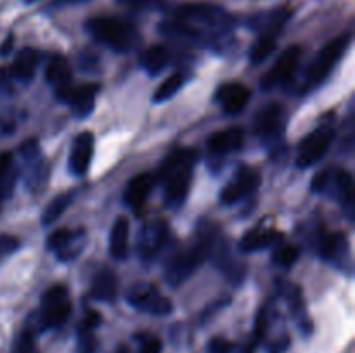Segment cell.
Segmentation results:
<instances>
[{
	"mask_svg": "<svg viewBox=\"0 0 355 353\" xmlns=\"http://www.w3.org/2000/svg\"><path fill=\"white\" fill-rule=\"evenodd\" d=\"M196 159V151L182 149L172 152L159 166L158 180L163 183V196L168 208H180L187 199Z\"/></svg>",
	"mask_w": 355,
	"mask_h": 353,
	"instance_id": "1",
	"label": "cell"
},
{
	"mask_svg": "<svg viewBox=\"0 0 355 353\" xmlns=\"http://www.w3.org/2000/svg\"><path fill=\"white\" fill-rule=\"evenodd\" d=\"M217 234L218 232L214 225L205 224V228L198 234V241L189 249L179 251L168 260L165 266V279L170 286L179 287L189 277H193V273L210 255L211 242L217 237Z\"/></svg>",
	"mask_w": 355,
	"mask_h": 353,
	"instance_id": "2",
	"label": "cell"
},
{
	"mask_svg": "<svg viewBox=\"0 0 355 353\" xmlns=\"http://www.w3.org/2000/svg\"><path fill=\"white\" fill-rule=\"evenodd\" d=\"M87 31L99 44L106 45L114 52H128L141 42L137 28L123 19L111 16H97L87 21Z\"/></svg>",
	"mask_w": 355,
	"mask_h": 353,
	"instance_id": "3",
	"label": "cell"
},
{
	"mask_svg": "<svg viewBox=\"0 0 355 353\" xmlns=\"http://www.w3.org/2000/svg\"><path fill=\"white\" fill-rule=\"evenodd\" d=\"M350 42H352V35L350 33H342L338 37L333 38L331 42L324 45L321 48V52L318 54V57L311 62L307 69V83L311 87H318L319 83H322L326 80V76L333 71L336 64H338L340 59L345 55V52L349 51Z\"/></svg>",
	"mask_w": 355,
	"mask_h": 353,
	"instance_id": "4",
	"label": "cell"
},
{
	"mask_svg": "<svg viewBox=\"0 0 355 353\" xmlns=\"http://www.w3.org/2000/svg\"><path fill=\"white\" fill-rule=\"evenodd\" d=\"M71 315V300L64 286H54L42 296L40 324L44 329H58Z\"/></svg>",
	"mask_w": 355,
	"mask_h": 353,
	"instance_id": "5",
	"label": "cell"
},
{
	"mask_svg": "<svg viewBox=\"0 0 355 353\" xmlns=\"http://www.w3.org/2000/svg\"><path fill=\"white\" fill-rule=\"evenodd\" d=\"M331 187V192L343 206H352L354 203V179L352 173L343 168H326L314 176L311 183L312 192H326Z\"/></svg>",
	"mask_w": 355,
	"mask_h": 353,
	"instance_id": "6",
	"label": "cell"
},
{
	"mask_svg": "<svg viewBox=\"0 0 355 353\" xmlns=\"http://www.w3.org/2000/svg\"><path fill=\"white\" fill-rule=\"evenodd\" d=\"M128 303L139 311L156 315V317H166L173 311V305L165 294L159 293L151 284H135L127 296Z\"/></svg>",
	"mask_w": 355,
	"mask_h": 353,
	"instance_id": "7",
	"label": "cell"
},
{
	"mask_svg": "<svg viewBox=\"0 0 355 353\" xmlns=\"http://www.w3.org/2000/svg\"><path fill=\"white\" fill-rule=\"evenodd\" d=\"M333 138H335V132H333L331 127H321L318 130L311 132L300 142V147H298V168H311L315 163L321 161L326 152L329 151V147H331Z\"/></svg>",
	"mask_w": 355,
	"mask_h": 353,
	"instance_id": "8",
	"label": "cell"
},
{
	"mask_svg": "<svg viewBox=\"0 0 355 353\" xmlns=\"http://www.w3.org/2000/svg\"><path fill=\"white\" fill-rule=\"evenodd\" d=\"M177 21L186 26L203 24L207 28H225L229 24V16L220 7L210 3H186L177 9Z\"/></svg>",
	"mask_w": 355,
	"mask_h": 353,
	"instance_id": "9",
	"label": "cell"
},
{
	"mask_svg": "<svg viewBox=\"0 0 355 353\" xmlns=\"http://www.w3.org/2000/svg\"><path fill=\"white\" fill-rule=\"evenodd\" d=\"M302 57V48L298 45H290L283 54L277 57V61L274 62L272 68L263 75L262 78V89L270 90L277 85H283V83L291 82V78L297 73L298 64H300Z\"/></svg>",
	"mask_w": 355,
	"mask_h": 353,
	"instance_id": "10",
	"label": "cell"
},
{
	"mask_svg": "<svg viewBox=\"0 0 355 353\" xmlns=\"http://www.w3.org/2000/svg\"><path fill=\"white\" fill-rule=\"evenodd\" d=\"M260 185V173L252 166H241L236 172L234 179L224 187L220 194L222 204H236L248 197Z\"/></svg>",
	"mask_w": 355,
	"mask_h": 353,
	"instance_id": "11",
	"label": "cell"
},
{
	"mask_svg": "<svg viewBox=\"0 0 355 353\" xmlns=\"http://www.w3.org/2000/svg\"><path fill=\"white\" fill-rule=\"evenodd\" d=\"M85 244L83 232H73L69 228H59L47 237L49 251L54 253L61 262H71L82 253Z\"/></svg>",
	"mask_w": 355,
	"mask_h": 353,
	"instance_id": "12",
	"label": "cell"
},
{
	"mask_svg": "<svg viewBox=\"0 0 355 353\" xmlns=\"http://www.w3.org/2000/svg\"><path fill=\"white\" fill-rule=\"evenodd\" d=\"M168 239V225L163 220H153L144 225L139 235V253L144 260H151L158 255Z\"/></svg>",
	"mask_w": 355,
	"mask_h": 353,
	"instance_id": "13",
	"label": "cell"
},
{
	"mask_svg": "<svg viewBox=\"0 0 355 353\" xmlns=\"http://www.w3.org/2000/svg\"><path fill=\"white\" fill-rule=\"evenodd\" d=\"M319 255L326 260V262L335 263L336 266L343 269L345 262L350 258V248H349V239L345 234L340 232H322L319 237Z\"/></svg>",
	"mask_w": 355,
	"mask_h": 353,
	"instance_id": "14",
	"label": "cell"
},
{
	"mask_svg": "<svg viewBox=\"0 0 355 353\" xmlns=\"http://www.w3.org/2000/svg\"><path fill=\"white\" fill-rule=\"evenodd\" d=\"M94 156V135L90 132H82L76 135L69 151V172L75 176H83L90 168Z\"/></svg>",
	"mask_w": 355,
	"mask_h": 353,
	"instance_id": "15",
	"label": "cell"
},
{
	"mask_svg": "<svg viewBox=\"0 0 355 353\" xmlns=\"http://www.w3.org/2000/svg\"><path fill=\"white\" fill-rule=\"evenodd\" d=\"M45 80H47L49 85H52L55 96L64 100L73 87L71 66H69L68 59L62 57V55H52L47 68H45Z\"/></svg>",
	"mask_w": 355,
	"mask_h": 353,
	"instance_id": "16",
	"label": "cell"
},
{
	"mask_svg": "<svg viewBox=\"0 0 355 353\" xmlns=\"http://www.w3.org/2000/svg\"><path fill=\"white\" fill-rule=\"evenodd\" d=\"M215 99L218 100L225 114L234 116V114H239L248 106L250 90L245 85H241V83H224L215 92Z\"/></svg>",
	"mask_w": 355,
	"mask_h": 353,
	"instance_id": "17",
	"label": "cell"
},
{
	"mask_svg": "<svg viewBox=\"0 0 355 353\" xmlns=\"http://www.w3.org/2000/svg\"><path fill=\"white\" fill-rule=\"evenodd\" d=\"M284 130V111L279 104L263 107L255 120V132L262 138H276Z\"/></svg>",
	"mask_w": 355,
	"mask_h": 353,
	"instance_id": "18",
	"label": "cell"
},
{
	"mask_svg": "<svg viewBox=\"0 0 355 353\" xmlns=\"http://www.w3.org/2000/svg\"><path fill=\"white\" fill-rule=\"evenodd\" d=\"M99 92L97 83H83V85L71 87V90L66 96L64 102L69 104L73 113L78 118H87L94 111L96 106V97Z\"/></svg>",
	"mask_w": 355,
	"mask_h": 353,
	"instance_id": "19",
	"label": "cell"
},
{
	"mask_svg": "<svg viewBox=\"0 0 355 353\" xmlns=\"http://www.w3.org/2000/svg\"><path fill=\"white\" fill-rule=\"evenodd\" d=\"M153 175L149 173H141V175L134 176V179L128 182V185L125 187L123 192V201L132 211H141L144 208L146 201H148L149 194L153 189Z\"/></svg>",
	"mask_w": 355,
	"mask_h": 353,
	"instance_id": "20",
	"label": "cell"
},
{
	"mask_svg": "<svg viewBox=\"0 0 355 353\" xmlns=\"http://www.w3.org/2000/svg\"><path fill=\"white\" fill-rule=\"evenodd\" d=\"M243 141H245V130L241 127H229L220 132H215L208 138V149L211 154L224 156L238 151L243 145Z\"/></svg>",
	"mask_w": 355,
	"mask_h": 353,
	"instance_id": "21",
	"label": "cell"
},
{
	"mask_svg": "<svg viewBox=\"0 0 355 353\" xmlns=\"http://www.w3.org/2000/svg\"><path fill=\"white\" fill-rule=\"evenodd\" d=\"M118 294V279L111 269H101L96 273L90 287V296L96 301H106L111 303Z\"/></svg>",
	"mask_w": 355,
	"mask_h": 353,
	"instance_id": "22",
	"label": "cell"
},
{
	"mask_svg": "<svg viewBox=\"0 0 355 353\" xmlns=\"http://www.w3.org/2000/svg\"><path fill=\"white\" fill-rule=\"evenodd\" d=\"M279 241H281L279 232L272 230V228L255 227L241 239L239 248H241V251L245 253H255V251H262V249L269 248V246H274Z\"/></svg>",
	"mask_w": 355,
	"mask_h": 353,
	"instance_id": "23",
	"label": "cell"
},
{
	"mask_svg": "<svg viewBox=\"0 0 355 353\" xmlns=\"http://www.w3.org/2000/svg\"><path fill=\"white\" fill-rule=\"evenodd\" d=\"M130 224L127 217H118L110 232V253L114 260H125L128 255Z\"/></svg>",
	"mask_w": 355,
	"mask_h": 353,
	"instance_id": "24",
	"label": "cell"
},
{
	"mask_svg": "<svg viewBox=\"0 0 355 353\" xmlns=\"http://www.w3.org/2000/svg\"><path fill=\"white\" fill-rule=\"evenodd\" d=\"M38 62H40V52L37 48L26 47L17 52L12 62V75L24 83H30L37 73Z\"/></svg>",
	"mask_w": 355,
	"mask_h": 353,
	"instance_id": "25",
	"label": "cell"
},
{
	"mask_svg": "<svg viewBox=\"0 0 355 353\" xmlns=\"http://www.w3.org/2000/svg\"><path fill=\"white\" fill-rule=\"evenodd\" d=\"M141 68L144 69L148 75L158 76L165 71V68L170 62V52L165 45H151L146 48L139 57Z\"/></svg>",
	"mask_w": 355,
	"mask_h": 353,
	"instance_id": "26",
	"label": "cell"
},
{
	"mask_svg": "<svg viewBox=\"0 0 355 353\" xmlns=\"http://www.w3.org/2000/svg\"><path fill=\"white\" fill-rule=\"evenodd\" d=\"M277 47V33L274 31H262L259 38H257L255 44L252 45V51H250V61L252 64H262L263 61L272 55V52Z\"/></svg>",
	"mask_w": 355,
	"mask_h": 353,
	"instance_id": "27",
	"label": "cell"
},
{
	"mask_svg": "<svg viewBox=\"0 0 355 353\" xmlns=\"http://www.w3.org/2000/svg\"><path fill=\"white\" fill-rule=\"evenodd\" d=\"M99 324H101V315L96 314V311L87 314V317L83 318V322L80 324L78 343L83 353L94 352V346H96V343H94V331H96V327Z\"/></svg>",
	"mask_w": 355,
	"mask_h": 353,
	"instance_id": "28",
	"label": "cell"
},
{
	"mask_svg": "<svg viewBox=\"0 0 355 353\" xmlns=\"http://www.w3.org/2000/svg\"><path fill=\"white\" fill-rule=\"evenodd\" d=\"M73 201V192H64L55 196L51 203L47 204V208L42 213V224L44 225H51L68 210V206L71 204Z\"/></svg>",
	"mask_w": 355,
	"mask_h": 353,
	"instance_id": "29",
	"label": "cell"
},
{
	"mask_svg": "<svg viewBox=\"0 0 355 353\" xmlns=\"http://www.w3.org/2000/svg\"><path fill=\"white\" fill-rule=\"evenodd\" d=\"M291 293L288 294V300H290V307L291 311L295 314V318H297L298 325L305 331V334L311 332V320L307 317V310H305V303H304V298H302V289L298 286H291Z\"/></svg>",
	"mask_w": 355,
	"mask_h": 353,
	"instance_id": "30",
	"label": "cell"
},
{
	"mask_svg": "<svg viewBox=\"0 0 355 353\" xmlns=\"http://www.w3.org/2000/svg\"><path fill=\"white\" fill-rule=\"evenodd\" d=\"M184 83H186V80H184L182 75H172L168 76V78L165 80V82H162V85L156 89L155 92V97H153V100L155 102H166V100L172 99L173 96H175L177 92H179L180 89L184 87Z\"/></svg>",
	"mask_w": 355,
	"mask_h": 353,
	"instance_id": "31",
	"label": "cell"
},
{
	"mask_svg": "<svg viewBox=\"0 0 355 353\" xmlns=\"http://www.w3.org/2000/svg\"><path fill=\"white\" fill-rule=\"evenodd\" d=\"M298 255H300L298 248H295V246H291V244H284V246H279V248L274 251L272 262L276 263L277 266L288 269V266H291L297 263Z\"/></svg>",
	"mask_w": 355,
	"mask_h": 353,
	"instance_id": "32",
	"label": "cell"
},
{
	"mask_svg": "<svg viewBox=\"0 0 355 353\" xmlns=\"http://www.w3.org/2000/svg\"><path fill=\"white\" fill-rule=\"evenodd\" d=\"M266 332H267V315L266 311H260L257 315V320H255V329H253V334L252 339H250V345H248V352H253L257 346L262 343V339L266 338Z\"/></svg>",
	"mask_w": 355,
	"mask_h": 353,
	"instance_id": "33",
	"label": "cell"
},
{
	"mask_svg": "<svg viewBox=\"0 0 355 353\" xmlns=\"http://www.w3.org/2000/svg\"><path fill=\"white\" fill-rule=\"evenodd\" d=\"M139 352L137 353H162V341L153 334H139Z\"/></svg>",
	"mask_w": 355,
	"mask_h": 353,
	"instance_id": "34",
	"label": "cell"
},
{
	"mask_svg": "<svg viewBox=\"0 0 355 353\" xmlns=\"http://www.w3.org/2000/svg\"><path fill=\"white\" fill-rule=\"evenodd\" d=\"M12 353H37V348H35V338L30 331L21 332L16 345H14Z\"/></svg>",
	"mask_w": 355,
	"mask_h": 353,
	"instance_id": "35",
	"label": "cell"
},
{
	"mask_svg": "<svg viewBox=\"0 0 355 353\" xmlns=\"http://www.w3.org/2000/svg\"><path fill=\"white\" fill-rule=\"evenodd\" d=\"M19 248H21V242L17 237H14V235H9V234L0 235V260L6 258V256H10Z\"/></svg>",
	"mask_w": 355,
	"mask_h": 353,
	"instance_id": "36",
	"label": "cell"
},
{
	"mask_svg": "<svg viewBox=\"0 0 355 353\" xmlns=\"http://www.w3.org/2000/svg\"><path fill=\"white\" fill-rule=\"evenodd\" d=\"M232 348V343L227 341L225 338H214L208 345V353H229Z\"/></svg>",
	"mask_w": 355,
	"mask_h": 353,
	"instance_id": "37",
	"label": "cell"
},
{
	"mask_svg": "<svg viewBox=\"0 0 355 353\" xmlns=\"http://www.w3.org/2000/svg\"><path fill=\"white\" fill-rule=\"evenodd\" d=\"M116 2L125 7H130V9H144V7L151 6L155 0H116Z\"/></svg>",
	"mask_w": 355,
	"mask_h": 353,
	"instance_id": "38",
	"label": "cell"
},
{
	"mask_svg": "<svg viewBox=\"0 0 355 353\" xmlns=\"http://www.w3.org/2000/svg\"><path fill=\"white\" fill-rule=\"evenodd\" d=\"M7 90H9V78H7V73L0 69V97L6 96Z\"/></svg>",
	"mask_w": 355,
	"mask_h": 353,
	"instance_id": "39",
	"label": "cell"
},
{
	"mask_svg": "<svg viewBox=\"0 0 355 353\" xmlns=\"http://www.w3.org/2000/svg\"><path fill=\"white\" fill-rule=\"evenodd\" d=\"M87 2V0H54L52 6L54 7H64V6H78V3Z\"/></svg>",
	"mask_w": 355,
	"mask_h": 353,
	"instance_id": "40",
	"label": "cell"
},
{
	"mask_svg": "<svg viewBox=\"0 0 355 353\" xmlns=\"http://www.w3.org/2000/svg\"><path fill=\"white\" fill-rule=\"evenodd\" d=\"M10 47H12V37H7L6 44H3V47H0V55H7L9 52H7V48L10 51Z\"/></svg>",
	"mask_w": 355,
	"mask_h": 353,
	"instance_id": "41",
	"label": "cell"
},
{
	"mask_svg": "<svg viewBox=\"0 0 355 353\" xmlns=\"http://www.w3.org/2000/svg\"><path fill=\"white\" fill-rule=\"evenodd\" d=\"M23 2H26V3H33V2H37V0H23Z\"/></svg>",
	"mask_w": 355,
	"mask_h": 353,
	"instance_id": "42",
	"label": "cell"
}]
</instances>
